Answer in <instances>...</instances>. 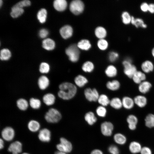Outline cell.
<instances>
[{"mask_svg": "<svg viewBox=\"0 0 154 154\" xmlns=\"http://www.w3.org/2000/svg\"><path fill=\"white\" fill-rule=\"evenodd\" d=\"M58 96L64 100H69L73 98L76 94L77 89L75 85L68 82H64L58 86Z\"/></svg>", "mask_w": 154, "mask_h": 154, "instance_id": "6da1fadb", "label": "cell"}, {"mask_svg": "<svg viewBox=\"0 0 154 154\" xmlns=\"http://www.w3.org/2000/svg\"><path fill=\"white\" fill-rule=\"evenodd\" d=\"M60 112L54 108L49 109L46 113L44 118L47 121L50 123H55L58 122L61 119Z\"/></svg>", "mask_w": 154, "mask_h": 154, "instance_id": "7a4b0ae2", "label": "cell"}, {"mask_svg": "<svg viewBox=\"0 0 154 154\" xmlns=\"http://www.w3.org/2000/svg\"><path fill=\"white\" fill-rule=\"evenodd\" d=\"M65 53L70 61L76 62L79 60L80 52L77 45L73 44L70 46L66 50Z\"/></svg>", "mask_w": 154, "mask_h": 154, "instance_id": "3957f363", "label": "cell"}, {"mask_svg": "<svg viewBox=\"0 0 154 154\" xmlns=\"http://www.w3.org/2000/svg\"><path fill=\"white\" fill-rule=\"evenodd\" d=\"M124 67L123 72L128 77L132 78L133 76L137 71L136 67L132 64V62L128 59H125L122 62Z\"/></svg>", "mask_w": 154, "mask_h": 154, "instance_id": "277c9868", "label": "cell"}, {"mask_svg": "<svg viewBox=\"0 0 154 154\" xmlns=\"http://www.w3.org/2000/svg\"><path fill=\"white\" fill-rule=\"evenodd\" d=\"M84 7V4L82 1L80 0H74L70 3L69 9L72 13L78 15L83 11Z\"/></svg>", "mask_w": 154, "mask_h": 154, "instance_id": "5b68a950", "label": "cell"}, {"mask_svg": "<svg viewBox=\"0 0 154 154\" xmlns=\"http://www.w3.org/2000/svg\"><path fill=\"white\" fill-rule=\"evenodd\" d=\"M60 143L57 145L56 147L58 151L68 153L70 152L72 149L71 143L66 138L61 137Z\"/></svg>", "mask_w": 154, "mask_h": 154, "instance_id": "8992f818", "label": "cell"}, {"mask_svg": "<svg viewBox=\"0 0 154 154\" xmlns=\"http://www.w3.org/2000/svg\"><path fill=\"white\" fill-rule=\"evenodd\" d=\"M84 94L86 98L90 102L97 101L100 96L98 91L95 88H86L84 90Z\"/></svg>", "mask_w": 154, "mask_h": 154, "instance_id": "52a82bcc", "label": "cell"}, {"mask_svg": "<svg viewBox=\"0 0 154 154\" xmlns=\"http://www.w3.org/2000/svg\"><path fill=\"white\" fill-rule=\"evenodd\" d=\"M114 129L113 125L109 121H104L101 125V133L105 136H110L112 134Z\"/></svg>", "mask_w": 154, "mask_h": 154, "instance_id": "ba28073f", "label": "cell"}, {"mask_svg": "<svg viewBox=\"0 0 154 154\" xmlns=\"http://www.w3.org/2000/svg\"><path fill=\"white\" fill-rule=\"evenodd\" d=\"M1 135L4 140L7 141H10L12 140L14 137L15 131L11 127H6L2 130Z\"/></svg>", "mask_w": 154, "mask_h": 154, "instance_id": "9c48e42d", "label": "cell"}, {"mask_svg": "<svg viewBox=\"0 0 154 154\" xmlns=\"http://www.w3.org/2000/svg\"><path fill=\"white\" fill-rule=\"evenodd\" d=\"M50 83L49 79L45 75L40 76L37 81V84L39 88L41 90L46 89L49 86Z\"/></svg>", "mask_w": 154, "mask_h": 154, "instance_id": "30bf717a", "label": "cell"}, {"mask_svg": "<svg viewBox=\"0 0 154 154\" xmlns=\"http://www.w3.org/2000/svg\"><path fill=\"white\" fill-rule=\"evenodd\" d=\"M60 33L63 38L67 39L72 36L73 30L70 26L68 25H65L62 27L60 29Z\"/></svg>", "mask_w": 154, "mask_h": 154, "instance_id": "8fae6325", "label": "cell"}, {"mask_svg": "<svg viewBox=\"0 0 154 154\" xmlns=\"http://www.w3.org/2000/svg\"><path fill=\"white\" fill-rule=\"evenodd\" d=\"M8 151L12 154H19L22 151V143L18 141L12 143L8 148Z\"/></svg>", "mask_w": 154, "mask_h": 154, "instance_id": "7c38bea8", "label": "cell"}, {"mask_svg": "<svg viewBox=\"0 0 154 154\" xmlns=\"http://www.w3.org/2000/svg\"><path fill=\"white\" fill-rule=\"evenodd\" d=\"M51 133L49 130L46 128L41 129L39 132L38 138L43 142H48L50 140Z\"/></svg>", "mask_w": 154, "mask_h": 154, "instance_id": "4fadbf2b", "label": "cell"}, {"mask_svg": "<svg viewBox=\"0 0 154 154\" xmlns=\"http://www.w3.org/2000/svg\"><path fill=\"white\" fill-rule=\"evenodd\" d=\"M42 99L43 102L46 105L50 106L53 105L55 103L56 97L52 93H48L44 95Z\"/></svg>", "mask_w": 154, "mask_h": 154, "instance_id": "5bb4252c", "label": "cell"}, {"mask_svg": "<svg viewBox=\"0 0 154 154\" xmlns=\"http://www.w3.org/2000/svg\"><path fill=\"white\" fill-rule=\"evenodd\" d=\"M142 147L139 142L133 141L131 142L129 145V149L130 152L133 154L140 153Z\"/></svg>", "mask_w": 154, "mask_h": 154, "instance_id": "9a60e30c", "label": "cell"}, {"mask_svg": "<svg viewBox=\"0 0 154 154\" xmlns=\"http://www.w3.org/2000/svg\"><path fill=\"white\" fill-rule=\"evenodd\" d=\"M75 85L80 88H82L88 82L87 78L84 76L79 74L77 76L74 80Z\"/></svg>", "mask_w": 154, "mask_h": 154, "instance_id": "2e32d148", "label": "cell"}, {"mask_svg": "<svg viewBox=\"0 0 154 154\" xmlns=\"http://www.w3.org/2000/svg\"><path fill=\"white\" fill-rule=\"evenodd\" d=\"M121 100L123 107L127 110L132 108L135 104L133 99L129 96L124 97Z\"/></svg>", "mask_w": 154, "mask_h": 154, "instance_id": "e0dca14e", "label": "cell"}, {"mask_svg": "<svg viewBox=\"0 0 154 154\" xmlns=\"http://www.w3.org/2000/svg\"><path fill=\"white\" fill-rule=\"evenodd\" d=\"M132 78L135 83L139 84L145 80L146 76L145 74L142 71L137 70Z\"/></svg>", "mask_w": 154, "mask_h": 154, "instance_id": "ac0fdd59", "label": "cell"}, {"mask_svg": "<svg viewBox=\"0 0 154 154\" xmlns=\"http://www.w3.org/2000/svg\"><path fill=\"white\" fill-rule=\"evenodd\" d=\"M135 104L139 107L142 108L145 107L147 103V100L144 96L138 95L133 99Z\"/></svg>", "mask_w": 154, "mask_h": 154, "instance_id": "d6986e66", "label": "cell"}, {"mask_svg": "<svg viewBox=\"0 0 154 154\" xmlns=\"http://www.w3.org/2000/svg\"><path fill=\"white\" fill-rule=\"evenodd\" d=\"M141 68L143 72L145 73H148L153 70L154 66L151 61L146 60L142 63Z\"/></svg>", "mask_w": 154, "mask_h": 154, "instance_id": "ffe728a7", "label": "cell"}, {"mask_svg": "<svg viewBox=\"0 0 154 154\" xmlns=\"http://www.w3.org/2000/svg\"><path fill=\"white\" fill-rule=\"evenodd\" d=\"M67 6V2L65 0H55L53 2L54 8L59 11H64L66 9Z\"/></svg>", "mask_w": 154, "mask_h": 154, "instance_id": "44dd1931", "label": "cell"}, {"mask_svg": "<svg viewBox=\"0 0 154 154\" xmlns=\"http://www.w3.org/2000/svg\"><path fill=\"white\" fill-rule=\"evenodd\" d=\"M151 86V84L149 82L145 80L139 84L138 89L140 92L145 94L149 91Z\"/></svg>", "mask_w": 154, "mask_h": 154, "instance_id": "7402d4cb", "label": "cell"}, {"mask_svg": "<svg viewBox=\"0 0 154 154\" xmlns=\"http://www.w3.org/2000/svg\"><path fill=\"white\" fill-rule=\"evenodd\" d=\"M42 44L43 48L48 50H53L55 46L54 41L50 38H47L44 39L42 42Z\"/></svg>", "mask_w": 154, "mask_h": 154, "instance_id": "603a6c76", "label": "cell"}, {"mask_svg": "<svg viewBox=\"0 0 154 154\" xmlns=\"http://www.w3.org/2000/svg\"><path fill=\"white\" fill-rule=\"evenodd\" d=\"M105 73L107 77L112 78L116 76L117 73V70L114 66L110 65L106 68Z\"/></svg>", "mask_w": 154, "mask_h": 154, "instance_id": "cb8c5ba5", "label": "cell"}, {"mask_svg": "<svg viewBox=\"0 0 154 154\" xmlns=\"http://www.w3.org/2000/svg\"><path fill=\"white\" fill-rule=\"evenodd\" d=\"M17 107L20 110L24 111L26 110L28 108L29 103L25 99L21 98L18 99L16 102Z\"/></svg>", "mask_w": 154, "mask_h": 154, "instance_id": "d4e9b609", "label": "cell"}, {"mask_svg": "<svg viewBox=\"0 0 154 154\" xmlns=\"http://www.w3.org/2000/svg\"><path fill=\"white\" fill-rule=\"evenodd\" d=\"M106 86L108 89L111 91H115L118 90L119 88L120 84L118 80H114L107 82Z\"/></svg>", "mask_w": 154, "mask_h": 154, "instance_id": "484cf974", "label": "cell"}, {"mask_svg": "<svg viewBox=\"0 0 154 154\" xmlns=\"http://www.w3.org/2000/svg\"><path fill=\"white\" fill-rule=\"evenodd\" d=\"M84 119L87 123L90 125H92L97 121V118L94 113L89 111L86 113L84 116Z\"/></svg>", "mask_w": 154, "mask_h": 154, "instance_id": "4316f807", "label": "cell"}, {"mask_svg": "<svg viewBox=\"0 0 154 154\" xmlns=\"http://www.w3.org/2000/svg\"><path fill=\"white\" fill-rule=\"evenodd\" d=\"M114 141L117 144L123 145L126 143L127 139L126 137L123 134L121 133L115 134L113 137Z\"/></svg>", "mask_w": 154, "mask_h": 154, "instance_id": "83f0119b", "label": "cell"}, {"mask_svg": "<svg viewBox=\"0 0 154 154\" xmlns=\"http://www.w3.org/2000/svg\"><path fill=\"white\" fill-rule=\"evenodd\" d=\"M109 104L112 107L116 110L120 109L123 107L122 100L117 97L113 98L110 100Z\"/></svg>", "mask_w": 154, "mask_h": 154, "instance_id": "f1b7e54d", "label": "cell"}, {"mask_svg": "<svg viewBox=\"0 0 154 154\" xmlns=\"http://www.w3.org/2000/svg\"><path fill=\"white\" fill-rule=\"evenodd\" d=\"M131 23L136 27L138 28L140 27L143 28H145L147 27V25L144 23L143 20L140 18H135L132 16Z\"/></svg>", "mask_w": 154, "mask_h": 154, "instance_id": "f546056e", "label": "cell"}, {"mask_svg": "<svg viewBox=\"0 0 154 154\" xmlns=\"http://www.w3.org/2000/svg\"><path fill=\"white\" fill-rule=\"evenodd\" d=\"M77 46L79 49L85 50H89L91 47V45L89 41L84 39L80 40L77 44Z\"/></svg>", "mask_w": 154, "mask_h": 154, "instance_id": "4dcf8cb0", "label": "cell"}, {"mask_svg": "<svg viewBox=\"0 0 154 154\" xmlns=\"http://www.w3.org/2000/svg\"><path fill=\"white\" fill-rule=\"evenodd\" d=\"M23 8L18 7L15 5L11 9L10 13L11 16L13 18H17L21 15L24 12Z\"/></svg>", "mask_w": 154, "mask_h": 154, "instance_id": "1f68e13d", "label": "cell"}, {"mask_svg": "<svg viewBox=\"0 0 154 154\" xmlns=\"http://www.w3.org/2000/svg\"><path fill=\"white\" fill-rule=\"evenodd\" d=\"M94 68V64L91 61H88L84 62L82 66V70L86 73H91Z\"/></svg>", "mask_w": 154, "mask_h": 154, "instance_id": "d6a6232c", "label": "cell"}, {"mask_svg": "<svg viewBox=\"0 0 154 154\" xmlns=\"http://www.w3.org/2000/svg\"><path fill=\"white\" fill-rule=\"evenodd\" d=\"M29 105L33 109L37 110L40 108L41 106L40 100L38 98L32 97L29 100Z\"/></svg>", "mask_w": 154, "mask_h": 154, "instance_id": "836d02e7", "label": "cell"}, {"mask_svg": "<svg viewBox=\"0 0 154 154\" xmlns=\"http://www.w3.org/2000/svg\"><path fill=\"white\" fill-rule=\"evenodd\" d=\"M95 34L96 36L100 39H104L106 36L107 31L104 28L100 26L96 29Z\"/></svg>", "mask_w": 154, "mask_h": 154, "instance_id": "e575fe53", "label": "cell"}, {"mask_svg": "<svg viewBox=\"0 0 154 154\" xmlns=\"http://www.w3.org/2000/svg\"><path fill=\"white\" fill-rule=\"evenodd\" d=\"M145 125L147 127H154V114H148L145 119Z\"/></svg>", "mask_w": 154, "mask_h": 154, "instance_id": "d590c367", "label": "cell"}, {"mask_svg": "<svg viewBox=\"0 0 154 154\" xmlns=\"http://www.w3.org/2000/svg\"><path fill=\"white\" fill-rule=\"evenodd\" d=\"M39 123L37 121L32 120L30 121L28 123V127L29 129L33 132L38 131L40 128Z\"/></svg>", "mask_w": 154, "mask_h": 154, "instance_id": "8d00e7d4", "label": "cell"}, {"mask_svg": "<svg viewBox=\"0 0 154 154\" xmlns=\"http://www.w3.org/2000/svg\"><path fill=\"white\" fill-rule=\"evenodd\" d=\"M47 15V12L45 9H42L38 12L37 15V18L40 23H43L45 22Z\"/></svg>", "mask_w": 154, "mask_h": 154, "instance_id": "74e56055", "label": "cell"}, {"mask_svg": "<svg viewBox=\"0 0 154 154\" xmlns=\"http://www.w3.org/2000/svg\"><path fill=\"white\" fill-rule=\"evenodd\" d=\"M110 101L108 96L104 94L100 95L97 101L101 106L105 107L109 104Z\"/></svg>", "mask_w": 154, "mask_h": 154, "instance_id": "f35d334b", "label": "cell"}, {"mask_svg": "<svg viewBox=\"0 0 154 154\" xmlns=\"http://www.w3.org/2000/svg\"><path fill=\"white\" fill-rule=\"evenodd\" d=\"M11 55V53L9 50L7 48H3L0 51V59L2 61L7 60L10 59Z\"/></svg>", "mask_w": 154, "mask_h": 154, "instance_id": "ab89813d", "label": "cell"}, {"mask_svg": "<svg viewBox=\"0 0 154 154\" xmlns=\"http://www.w3.org/2000/svg\"><path fill=\"white\" fill-rule=\"evenodd\" d=\"M50 66L49 64L45 62H41L39 66V71L42 74L48 73L50 70Z\"/></svg>", "mask_w": 154, "mask_h": 154, "instance_id": "60d3db41", "label": "cell"}, {"mask_svg": "<svg viewBox=\"0 0 154 154\" xmlns=\"http://www.w3.org/2000/svg\"><path fill=\"white\" fill-rule=\"evenodd\" d=\"M131 17L127 11L123 12L121 15V17L123 23L125 25H128L131 23Z\"/></svg>", "mask_w": 154, "mask_h": 154, "instance_id": "b9f144b4", "label": "cell"}, {"mask_svg": "<svg viewBox=\"0 0 154 154\" xmlns=\"http://www.w3.org/2000/svg\"><path fill=\"white\" fill-rule=\"evenodd\" d=\"M126 121L128 125H137L138 122V119L135 115L130 114L127 116Z\"/></svg>", "mask_w": 154, "mask_h": 154, "instance_id": "7bdbcfd3", "label": "cell"}, {"mask_svg": "<svg viewBox=\"0 0 154 154\" xmlns=\"http://www.w3.org/2000/svg\"><path fill=\"white\" fill-rule=\"evenodd\" d=\"M97 114L101 117H104L106 116L107 113V109L105 107L100 106L97 107L96 110Z\"/></svg>", "mask_w": 154, "mask_h": 154, "instance_id": "ee69618b", "label": "cell"}, {"mask_svg": "<svg viewBox=\"0 0 154 154\" xmlns=\"http://www.w3.org/2000/svg\"><path fill=\"white\" fill-rule=\"evenodd\" d=\"M97 46L100 50H105L108 47V43L104 39H100L98 42Z\"/></svg>", "mask_w": 154, "mask_h": 154, "instance_id": "f6af8a7d", "label": "cell"}, {"mask_svg": "<svg viewBox=\"0 0 154 154\" xmlns=\"http://www.w3.org/2000/svg\"><path fill=\"white\" fill-rule=\"evenodd\" d=\"M119 57L118 53L114 51H112L109 54L108 59L110 62H114L118 59Z\"/></svg>", "mask_w": 154, "mask_h": 154, "instance_id": "bcb514c9", "label": "cell"}, {"mask_svg": "<svg viewBox=\"0 0 154 154\" xmlns=\"http://www.w3.org/2000/svg\"><path fill=\"white\" fill-rule=\"evenodd\" d=\"M108 151L111 154H119V150L116 145H112L108 148Z\"/></svg>", "mask_w": 154, "mask_h": 154, "instance_id": "7dc6e473", "label": "cell"}, {"mask_svg": "<svg viewBox=\"0 0 154 154\" xmlns=\"http://www.w3.org/2000/svg\"><path fill=\"white\" fill-rule=\"evenodd\" d=\"M31 4V2L30 1L24 0L18 2L15 5L20 7L23 8L24 7L30 5Z\"/></svg>", "mask_w": 154, "mask_h": 154, "instance_id": "c3c4849f", "label": "cell"}, {"mask_svg": "<svg viewBox=\"0 0 154 154\" xmlns=\"http://www.w3.org/2000/svg\"><path fill=\"white\" fill-rule=\"evenodd\" d=\"M48 31L45 29H41L39 32V36L42 38H46L48 36Z\"/></svg>", "mask_w": 154, "mask_h": 154, "instance_id": "681fc988", "label": "cell"}, {"mask_svg": "<svg viewBox=\"0 0 154 154\" xmlns=\"http://www.w3.org/2000/svg\"><path fill=\"white\" fill-rule=\"evenodd\" d=\"M140 154H152L151 149L147 146L142 147L140 153Z\"/></svg>", "mask_w": 154, "mask_h": 154, "instance_id": "f907efd6", "label": "cell"}, {"mask_svg": "<svg viewBox=\"0 0 154 154\" xmlns=\"http://www.w3.org/2000/svg\"><path fill=\"white\" fill-rule=\"evenodd\" d=\"M149 4L146 2H143L141 3L140 6L141 10L144 12L148 11Z\"/></svg>", "mask_w": 154, "mask_h": 154, "instance_id": "816d5d0a", "label": "cell"}, {"mask_svg": "<svg viewBox=\"0 0 154 154\" xmlns=\"http://www.w3.org/2000/svg\"><path fill=\"white\" fill-rule=\"evenodd\" d=\"M148 11L151 13H154V3H151L149 4Z\"/></svg>", "mask_w": 154, "mask_h": 154, "instance_id": "f5cc1de1", "label": "cell"}, {"mask_svg": "<svg viewBox=\"0 0 154 154\" xmlns=\"http://www.w3.org/2000/svg\"><path fill=\"white\" fill-rule=\"evenodd\" d=\"M90 154H103V152L99 149H95L93 150Z\"/></svg>", "mask_w": 154, "mask_h": 154, "instance_id": "db71d44e", "label": "cell"}, {"mask_svg": "<svg viewBox=\"0 0 154 154\" xmlns=\"http://www.w3.org/2000/svg\"><path fill=\"white\" fill-rule=\"evenodd\" d=\"M4 142L2 139H1L0 140V149H2L4 146Z\"/></svg>", "mask_w": 154, "mask_h": 154, "instance_id": "11a10c76", "label": "cell"}, {"mask_svg": "<svg viewBox=\"0 0 154 154\" xmlns=\"http://www.w3.org/2000/svg\"><path fill=\"white\" fill-rule=\"evenodd\" d=\"M54 154H67V153L64 152L57 151L55 152Z\"/></svg>", "mask_w": 154, "mask_h": 154, "instance_id": "9f6ffc18", "label": "cell"}, {"mask_svg": "<svg viewBox=\"0 0 154 154\" xmlns=\"http://www.w3.org/2000/svg\"><path fill=\"white\" fill-rule=\"evenodd\" d=\"M151 54L153 57L154 58V47L152 50Z\"/></svg>", "mask_w": 154, "mask_h": 154, "instance_id": "6f0895ef", "label": "cell"}, {"mask_svg": "<svg viewBox=\"0 0 154 154\" xmlns=\"http://www.w3.org/2000/svg\"><path fill=\"white\" fill-rule=\"evenodd\" d=\"M2 3H3L2 1V0H1L0 1V5L1 7V6L2 4Z\"/></svg>", "mask_w": 154, "mask_h": 154, "instance_id": "680465c9", "label": "cell"}, {"mask_svg": "<svg viewBox=\"0 0 154 154\" xmlns=\"http://www.w3.org/2000/svg\"><path fill=\"white\" fill-rule=\"evenodd\" d=\"M22 154H29L27 153H24Z\"/></svg>", "mask_w": 154, "mask_h": 154, "instance_id": "91938a15", "label": "cell"}]
</instances>
